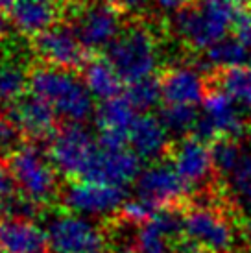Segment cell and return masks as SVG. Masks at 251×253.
Instances as JSON below:
<instances>
[{
  "label": "cell",
  "instance_id": "6da1fadb",
  "mask_svg": "<svg viewBox=\"0 0 251 253\" xmlns=\"http://www.w3.org/2000/svg\"><path fill=\"white\" fill-rule=\"evenodd\" d=\"M30 91L46 100L67 122L84 124L96 113L94 96L84 80L76 78L67 69L50 65L35 67L30 71Z\"/></svg>",
  "mask_w": 251,
  "mask_h": 253
},
{
  "label": "cell",
  "instance_id": "7a4b0ae2",
  "mask_svg": "<svg viewBox=\"0 0 251 253\" xmlns=\"http://www.w3.org/2000/svg\"><path fill=\"white\" fill-rule=\"evenodd\" d=\"M105 57L124 84L152 76L157 65V44L152 30L144 24H129L105 48Z\"/></svg>",
  "mask_w": 251,
  "mask_h": 253
},
{
  "label": "cell",
  "instance_id": "3957f363",
  "mask_svg": "<svg viewBox=\"0 0 251 253\" xmlns=\"http://www.w3.org/2000/svg\"><path fill=\"white\" fill-rule=\"evenodd\" d=\"M19 192L39 204H48L57 192L56 169L35 144H24L7 157Z\"/></svg>",
  "mask_w": 251,
  "mask_h": 253
},
{
  "label": "cell",
  "instance_id": "277c9868",
  "mask_svg": "<svg viewBox=\"0 0 251 253\" xmlns=\"http://www.w3.org/2000/svg\"><path fill=\"white\" fill-rule=\"evenodd\" d=\"M96 150L98 141L84 124L67 122L50 139L48 157L63 176L82 179Z\"/></svg>",
  "mask_w": 251,
  "mask_h": 253
},
{
  "label": "cell",
  "instance_id": "5b68a950",
  "mask_svg": "<svg viewBox=\"0 0 251 253\" xmlns=\"http://www.w3.org/2000/svg\"><path fill=\"white\" fill-rule=\"evenodd\" d=\"M122 11L115 0H94L82 6L70 22L80 41L89 52L105 50L122 32Z\"/></svg>",
  "mask_w": 251,
  "mask_h": 253
},
{
  "label": "cell",
  "instance_id": "8992f818",
  "mask_svg": "<svg viewBox=\"0 0 251 253\" xmlns=\"http://www.w3.org/2000/svg\"><path fill=\"white\" fill-rule=\"evenodd\" d=\"M183 235L207 253H229L235 248V229L212 205H196L185 211Z\"/></svg>",
  "mask_w": 251,
  "mask_h": 253
},
{
  "label": "cell",
  "instance_id": "52a82bcc",
  "mask_svg": "<svg viewBox=\"0 0 251 253\" xmlns=\"http://www.w3.org/2000/svg\"><path fill=\"white\" fill-rule=\"evenodd\" d=\"M46 235L52 253H102L105 246L102 227L76 212L52 218Z\"/></svg>",
  "mask_w": 251,
  "mask_h": 253
},
{
  "label": "cell",
  "instance_id": "ba28073f",
  "mask_svg": "<svg viewBox=\"0 0 251 253\" xmlns=\"http://www.w3.org/2000/svg\"><path fill=\"white\" fill-rule=\"evenodd\" d=\"M32 48L44 65L57 69H84L91 52L85 48L76 32L69 24H54L34 36Z\"/></svg>",
  "mask_w": 251,
  "mask_h": 253
},
{
  "label": "cell",
  "instance_id": "9c48e42d",
  "mask_svg": "<svg viewBox=\"0 0 251 253\" xmlns=\"http://www.w3.org/2000/svg\"><path fill=\"white\" fill-rule=\"evenodd\" d=\"M61 202L65 209L82 216H105L120 212L122 205L127 202V192L124 187L117 185L74 179L61 190Z\"/></svg>",
  "mask_w": 251,
  "mask_h": 253
},
{
  "label": "cell",
  "instance_id": "30bf717a",
  "mask_svg": "<svg viewBox=\"0 0 251 253\" xmlns=\"http://www.w3.org/2000/svg\"><path fill=\"white\" fill-rule=\"evenodd\" d=\"M4 117L11 120L30 141L52 139L57 131V113L48 102L30 91L7 104Z\"/></svg>",
  "mask_w": 251,
  "mask_h": 253
},
{
  "label": "cell",
  "instance_id": "8fae6325",
  "mask_svg": "<svg viewBox=\"0 0 251 253\" xmlns=\"http://www.w3.org/2000/svg\"><path fill=\"white\" fill-rule=\"evenodd\" d=\"M140 176V157L127 148L98 146L80 181L105 183L126 187Z\"/></svg>",
  "mask_w": 251,
  "mask_h": 253
},
{
  "label": "cell",
  "instance_id": "7c38bea8",
  "mask_svg": "<svg viewBox=\"0 0 251 253\" xmlns=\"http://www.w3.org/2000/svg\"><path fill=\"white\" fill-rule=\"evenodd\" d=\"M188 185L174 167L152 165L137 177V196L154 202L159 207L185 205L188 198Z\"/></svg>",
  "mask_w": 251,
  "mask_h": 253
},
{
  "label": "cell",
  "instance_id": "4fadbf2b",
  "mask_svg": "<svg viewBox=\"0 0 251 253\" xmlns=\"http://www.w3.org/2000/svg\"><path fill=\"white\" fill-rule=\"evenodd\" d=\"M170 159L177 174L188 183H200L205 177L214 172L212 167V155H210V146L196 139L194 135H188L185 139L170 146Z\"/></svg>",
  "mask_w": 251,
  "mask_h": 253
},
{
  "label": "cell",
  "instance_id": "5bb4252c",
  "mask_svg": "<svg viewBox=\"0 0 251 253\" xmlns=\"http://www.w3.org/2000/svg\"><path fill=\"white\" fill-rule=\"evenodd\" d=\"M161 85H163V100L167 104H185V106H196L200 102L203 104L210 89L205 78L187 67H177L163 72Z\"/></svg>",
  "mask_w": 251,
  "mask_h": 253
},
{
  "label": "cell",
  "instance_id": "9a60e30c",
  "mask_svg": "<svg viewBox=\"0 0 251 253\" xmlns=\"http://www.w3.org/2000/svg\"><path fill=\"white\" fill-rule=\"evenodd\" d=\"M0 242L6 253H52L46 231L32 220L2 218Z\"/></svg>",
  "mask_w": 251,
  "mask_h": 253
},
{
  "label": "cell",
  "instance_id": "2e32d148",
  "mask_svg": "<svg viewBox=\"0 0 251 253\" xmlns=\"http://www.w3.org/2000/svg\"><path fill=\"white\" fill-rule=\"evenodd\" d=\"M129 144L140 159H159L170 152L168 129L154 115H140L129 129Z\"/></svg>",
  "mask_w": 251,
  "mask_h": 253
},
{
  "label": "cell",
  "instance_id": "e0dca14e",
  "mask_svg": "<svg viewBox=\"0 0 251 253\" xmlns=\"http://www.w3.org/2000/svg\"><path fill=\"white\" fill-rule=\"evenodd\" d=\"M11 22L15 28L24 36H37L57 21V7L52 2H37V0H17L9 9Z\"/></svg>",
  "mask_w": 251,
  "mask_h": 253
},
{
  "label": "cell",
  "instance_id": "ac0fdd59",
  "mask_svg": "<svg viewBox=\"0 0 251 253\" xmlns=\"http://www.w3.org/2000/svg\"><path fill=\"white\" fill-rule=\"evenodd\" d=\"M82 71H84V84L94 98L105 102L124 94L122 92L124 82L119 76V72L113 69V65L107 61V57H89V61Z\"/></svg>",
  "mask_w": 251,
  "mask_h": 253
},
{
  "label": "cell",
  "instance_id": "d6986e66",
  "mask_svg": "<svg viewBox=\"0 0 251 253\" xmlns=\"http://www.w3.org/2000/svg\"><path fill=\"white\" fill-rule=\"evenodd\" d=\"M207 82L210 89H220L237 100L238 104L251 107V65L214 69Z\"/></svg>",
  "mask_w": 251,
  "mask_h": 253
},
{
  "label": "cell",
  "instance_id": "ffe728a7",
  "mask_svg": "<svg viewBox=\"0 0 251 253\" xmlns=\"http://www.w3.org/2000/svg\"><path fill=\"white\" fill-rule=\"evenodd\" d=\"M94 117H96L98 129H119V131L129 133L135 120L139 119V111L126 94H120L117 98L102 102Z\"/></svg>",
  "mask_w": 251,
  "mask_h": 253
},
{
  "label": "cell",
  "instance_id": "44dd1931",
  "mask_svg": "<svg viewBox=\"0 0 251 253\" xmlns=\"http://www.w3.org/2000/svg\"><path fill=\"white\" fill-rule=\"evenodd\" d=\"M205 61L214 69L251 65V52L237 37H223L205 50Z\"/></svg>",
  "mask_w": 251,
  "mask_h": 253
},
{
  "label": "cell",
  "instance_id": "7402d4cb",
  "mask_svg": "<svg viewBox=\"0 0 251 253\" xmlns=\"http://www.w3.org/2000/svg\"><path fill=\"white\" fill-rule=\"evenodd\" d=\"M30 87V72L19 63L4 61L0 63V102L11 104L13 100L26 94Z\"/></svg>",
  "mask_w": 251,
  "mask_h": 253
},
{
  "label": "cell",
  "instance_id": "603a6c76",
  "mask_svg": "<svg viewBox=\"0 0 251 253\" xmlns=\"http://www.w3.org/2000/svg\"><path fill=\"white\" fill-rule=\"evenodd\" d=\"M124 94L129 98L133 106L137 107V111H150L154 109L161 100H163V85H161V76H146L127 84V89Z\"/></svg>",
  "mask_w": 251,
  "mask_h": 253
},
{
  "label": "cell",
  "instance_id": "cb8c5ba5",
  "mask_svg": "<svg viewBox=\"0 0 251 253\" xmlns=\"http://www.w3.org/2000/svg\"><path fill=\"white\" fill-rule=\"evenodd\" d=\"M200 115L194 106L185 104H165L159 111V120L172 133H192Z\"/></svg>",
  "mask_w": 251,
  "mask_h": 253
},
{
  "label": "cell",
  "instance_id": "d4e9b609",
  "mask_svg": "<svg viewBox=\"0 0 251 253\" xmlns=\"http://www.w3.org/2000/svg\"><path fill=\"white\" fill-rule=\"evenodd\" d=\"M210 155H212V167L216 174L222 176H231L238 163L242 159V152L237 144V139H229V137H220L218 141L210 144Z\"/></svg>",
  "mask_w": 251,
  "mask_h": 253
},
{
  "label": "cell",
  "instance_id": "484cf974",
  "mask_svg": "<svg viewBox=\"0 0 251 253\" xmlns=\"http://www.w3.org/2000/svg\"><path fill=\"white\" fill-rule=\"evenodd\" d=\"M231 185L237 202L246 211L251 212V154H244L235 172L231 174Z\"/></svg>",
  "mask_w": 251,
  "mask_h": 253
},
{
  "label": "cell",
  "instance_id": "4316f807",
  "mask_svg": "<svg viewBox=\"0 0 251 253\" xmlns=\"http://www.w3.org/2000/svg\"><path fill=\"white\" fill-rule=\"evenodd\" d=\"M161 207L155 205L154 202H150L146 198L137 196L133 200H127L122 209H120V220L126 222V224H144L150 218L154 216L155 212L159 211Z\"/></svg>",
  "mask_w": 251,
  "mask_h": 253
},
{
  "label": "cell",
  "instance_id": "83f0119b",
  "mask_svg": "<svg viewBox=\"0 0 251 253\" xmlns=\"http://www.w3.org/2000/svg\"><path fill=\"white\" fill-rule=\"evenodd\" d=\"M22 139L24 135L21 133V129L6 117H0V155L9 157L22 144Z\"/></svg>",
  "mask_w": 251,
  "mask_h": 253
},
{
  "label": "cell",
  "instance_id": "f1b7e54d",
  "mask_svg": "<svg viewBox=\"0 0 251 253\" xmlns=\"http://www.w3.org/2000/svg\"><path fill=\"white\" fill-rule=\"evenodd\" d=\"M233 37L244 44L251 52V6L244 4L238 11L235 24H233Z\"/></svg>",
  "mask_w": 251,
  "mask_h": 253
},
{
  "label": "cell",
  "instance_id": "f546056e",
  "mask_svg": "<svg viewBox=\"0 0 251 253\" xmlns=\"http://www.w3.org/2000/svg\"><path fill=\"white\" fill-rule=\"evenodd\" d=\"M17 190L19 189H17V183H15L9 161H7V157L0 155V202H4L6 198L15 194Z\"/></svg>",
  "mask_w": 251,
  "mask_h": 253
},
{
  "label": "cell",
  "instance_id": "4dcf8cb0",
  "mask_svg": "<svg viewBox=\"0 0 251 253\" xmlns=\"http://www.w3.org/2000/svg\"><path fill=\"white\" fill-rule=\"evenodd\" d=\"M150 0H115V4L119 6L122 13H131V15H140L146 9Z\"/></svg>",
  "mask_w": 251,
  "mask_h": 253
},
{
  "label": "cell",
  "instance_id": "1f68e13d",
  "mask_svg": "<svg viewBox=\"0 0 251 253\" xmlns=\"http://www.w3.org/2000/svg\"><path fill=\"white\" fill-rule=\"evenodd\" d=\"M154 2L161 9H165V11H175V13H179L183 9L198 4V0H154Z\"/></svg>",
  "mask_w": 251,
  "mask_h": 253
},
{
  "label": "cell",
  "instance_id": "d6a6232c",
  "mask_svg": "<svg viewBox=\"0 0 251 253\" xmlns=\"http://www.w3.org/2000/svg\"><path fill=\"white\" fill-rule=\"evenodd\" d=\"M7 32H9V24H7V19L2 15V11H0V41L4 39V37L7 36Z\"/></svg>",
  "mask_w": 251,
  "mask_h": 253
},
{
  "label": "cell",
  "instance_id": "836d02e7",
  "mask_svg": "<svg viewBox=\"0 0 251 253\" xmlns=\"http://www.w3.org/2000/svg\"><path fill=\"white\" fill-rule=\"evenodd\" d=\"M17 0H0V11H6V9H11L15 6Z\"/></svg>",
  "mask_w": 251,
  "mask_h": 253
},
{
  "label": "cell",
  "instance_id": "e575fe53",
  "mask_svg": "<svg viewBox=\"0 0 251 253\" xmlns=\"http://www.w3.org/2000/svg\"><path fill=\"white\" fill-rule=\"evenodd\" d=\"M242 4H248V6H251V0H240Z\"/></svg>",
  "mask_w": 251,
  "mask_h": 253
},
{
  "label": "cell",
  "instance_id": "d590c367",
  "mask_svg": "<svg viewBox=\"0 0 251 253\" xmlns=\"http://www.w3.org/2000/svg\"><path fill=\"white\" fill-rule=\"evenodd\" d=\"M0 253H6V252H4V246H2V242H0Z\"/></svg>",
  "mask_w": 251,
  "mask_h": 253
},
{
  "label": "cell",
  "instance_id": "8d00e7d4",
  "mask_svg": "<svg viewBox=\"0 0 251 253\" xmlns=\"http://www.w3.org/2000/svg\"><path fill=\"white\" fill-rule=\"evenodd\" d=\"M37 2H52L54 4V0H37Z\"/></svg>",
  "mask_w": 251,
  "mask_h": 253
}]
</instances>
